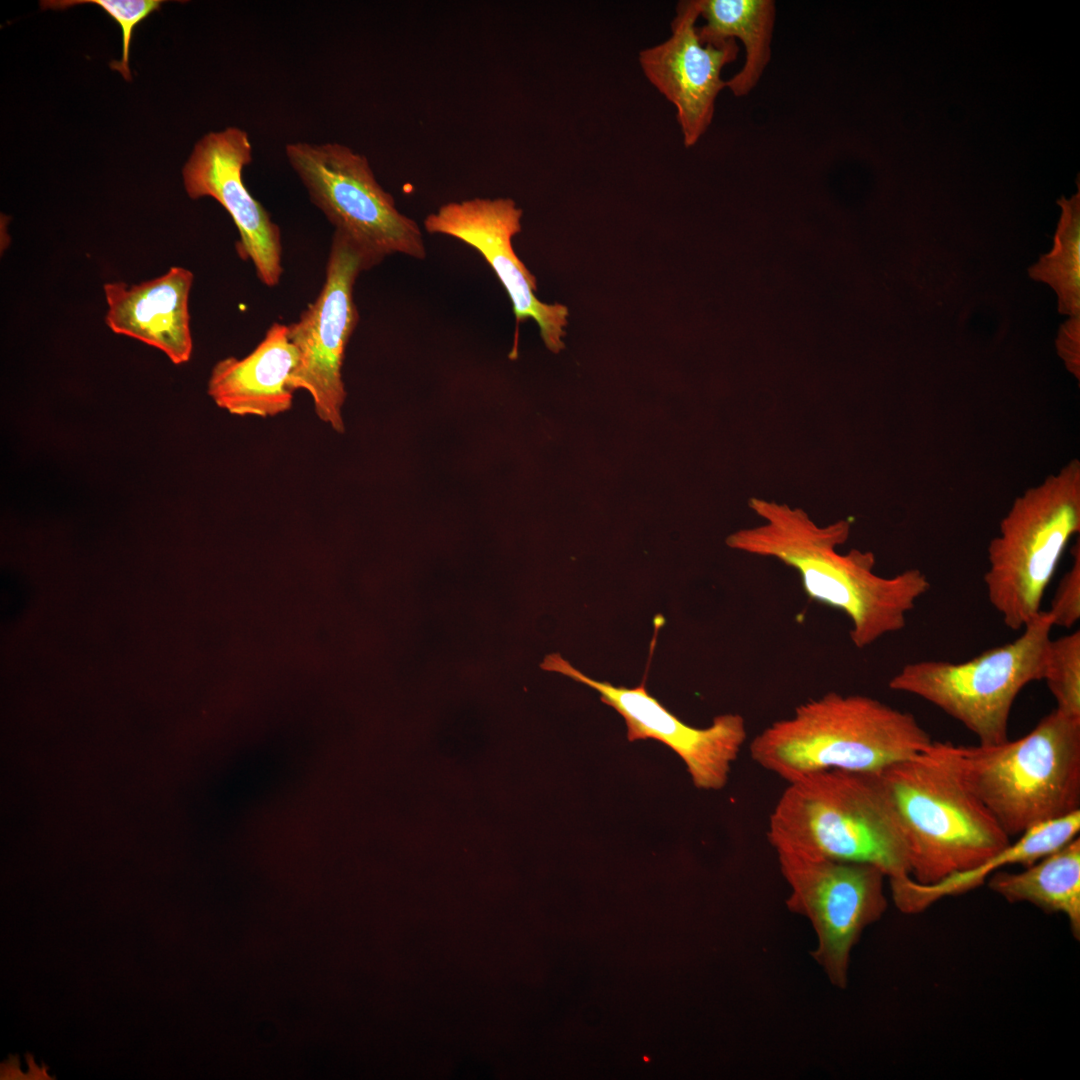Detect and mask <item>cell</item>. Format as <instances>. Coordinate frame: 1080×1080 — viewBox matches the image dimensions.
<instances>
[{
	"label": "cell",
	"instance_id": "obj_1",
	"mask_svg": "<svg viewBox=\"0 0 1080 1080\" xmlns=\"http://www.w3.org/2000/svg\"><path fill=\"white\" fill-rule=\"evenodd\" d=\"M748 505L761 522L732 533L726 544L794 569L809 599L847 616L850 639L858 649L903 629L907 614L930 589L919 569L880 576L874 572L873 552L840 553L838 547L851 532L846 519L820 525L804 509L787 503L752 497Z\"/></svg>",
	"mask_w": 1080,
	"mask_h": 1080
},
{
	"label": "cell",
	"instance_id": "obj_2",
	"mask_svg": "<svg viewBox=\"0 0 1080 1080\" xmlns=\"http://www.w3.org/2000/svg\"><path fill=\"white\" fill-rule=\"evenodd\" d=\"M924 752L952 773L1010 838L1080 810V718L1057 709L1013 741H933Z\"/></svg>",
	"mask_w": 1080,
	"mask_h": 1080
},
{
	"label": "cell",
	"instance_id": "obj_3",
	"mask_svg": "<svg viewBox=\"0 0 1080 1080\" xmlns=\"http://www.w3.org/2000/svg\"><path fill=\"white\" fill-rule=\"evenodd\" d=\"M777 853L867 863L911 877L907 839L877 773L825 771L788 783L769 817Z\"/></svg>",
	"mask_w": 1080,
	"mask_h": 1080
},
{
	"label": "cell",
	"instance_id": "obj_4",
	"mask_svg": "<svg viewBox=\"0 0 1080 1080\" xmlns=\"http://www.w3.org/2000/svg\"><path fill=\"white\" fill-rule=\"evenodd\" d=\"M933 742L915 716L873 697L829 692L750 743L752 760L787 783L825 771L878 773Z\"/></svg>",
	"mask_w": 1080,
	"mask_h": 1080
},
{
	"label": "cell",
	"instance_id": "obj_5",
	"mask_svg": "<svg viewBox=\"0 0 1080 1080\" xmlns=\"http://www.w3.org/2000/svg\"><path fill=\"white\" fill-rule=\"evenodd\" d=\"M877 774L901 821L916 882L973 869L1012 842L986 807L924 751Z\"/></svg>",
	"mask_w": 1080,
	"mask_h": 1080
},
{
	"label": "cell",
	"instance_id": "obj_6",
	"mask_svg": "<svg viewBox=\"0 0 1080 1080\" xmlns=\"http://www.w3.org/2000/svg\"><path fill=\"white\" fill-rule=\"evenodd\" d=\"M1080 531V462L1073 459L1013 501L990 541L984 574L989 602L1004 624L1023 629L1071 538Z\"/></svg>",
	"mask_w": 1080,
	"mask_h": 1080
},
{
	"label": "cell",
	"instance_id": "obj_7",
	"mask_svg": "<svg viewBox=\"0 0 1080 1080\" xmlns=\"http://www.w3.org/2000/svg\"><path fill=\"white\" fill-rule=\"evenodd\" d=\"M1053 620L1041 611L1014 641L960 662L924 660L904 665L889 688L909 693L951 716L982 745L1007 741L1008 721L1020 691L1043 680Z\"/></svg>",
	"mask_w": 1080,
	"mask_h": 1080
},
{
	"label": "cell",
	"instance_id": "obj_8",
	"mask_svg": "<svg viewBox=\"0 0 1080 1080\" xmlns=\"http://www.w3.org/2000/svg\"><path fill=\"white\" fill-rule=\"evenodd\" d=\"M287 160L310 200L369 267L392 254L426 257L421 229L378 183L366 156L340 143H288Z\"/></svg>",
	"mask_w": 1080,
	"mask_h": 1080
},
{
	"label": "cell",
	"instance_id": "obj_9",
	"mask_svg": "<svg viewBox=\"0 0 1080 1080\" xmlns=\"http://www.w3.org/2000/svg\"><path fill=\"white\" fill-rule=\"evenodd\" d=\"M777 855L790 887L787 907L809 919L817 935L813 958L832 984L844 988L853 946L887 908L886 875L867 863Z\"/></svg>",
	"mask_w": 1080,
	"mask_h": 1080
},
{
	"label": "cell",
	"instance_id": "obj_10",
	"mask_svg": "<svg viewBox=\"0 0 1080 1080\" xmlns=\"http://www.w3.org/2000/svg\"><path fill=\"white\" fill-rule=\"evenodd\" d=\"M367 269L361 252L334 231L323 287L299 320L288 326L298 352L289 387L308 392L317 417L339 433L344 431V354L359 320L353 289L360 272Z\"/></svg>",
	"mask_w": 1080,
	"mask_h": 1080
},
{
	"label": "cell",
	"instance_id": "obj_11",
	"mask_svg": "<svg viewBox=\"0 0 1080 1080\" xmlns=\"http://www.w3.org/2000/svg\"><path fill=\"white\" fill-rule=\"evenodd\" d=\"M540 667L596 690L600 700L624 718L629 741L654 739L665 744L684 761L697 788L718 790L727 783L731 764L747 738L746 723L741 715H718L710 726L695 728L685 724L651 696L645 681L634 688L600 682L583 674L558 653L547 655Z\"/></svg>",
	"mask_w": 1080,
	"mask_h": 1080
},
{
	"label": "cell",
	"instance_id": "obj_12",
	"mask_svg": "<svg viewBox=\"0 0 1080 1080\" xmlns=\"http://www.w3.org/2000/svg\"><path fill=\"white\" fill-rule=\"evenodd\" d=\"M522 215V209L511 198L475 197L441 205L426 216L424 228L431 234L458 239L478 251L510 298L516 334L521 323L533 319L546 347L557 353L564 348L569 311L565 305L548 304L535 295L536 277L518 258L512 245L513 237L521 231Z\"/></svg>",
	"mask_w": 1080,
	"mask_h": 1080
},
{
	"label": "cell",
	"instance_id": "obj_13",
	"mask_svg": "<svg viewBox=\"0 0 1080 1080\" xmlns=\"http://www.w3.org/2000/svg\"><path fill=\"white\" fill-rule=\"evenodd\" d=\"M251 161L252 145L246 131L228 127L210 132L196 143L184 165L183 183L191 199L212 197L225 208L239 232V255L251 260L264 285L274 287L283 271L281 234L243 182V169Z\"/></svg>",
	"mask_w": 1080,
	"mask_h": 1080
},
{
	"label": "cell",
	"instance_id": "obj_14",
	"mask_svg": "<svg viewBox=\"0 0 1080 1080\" xmlns=\"http://www.w3.org/2000/svg\"><path fill=\"white\" fill-rule=\"evenodd\" d=\"M699 17V0L679 2L670 36L639 52L645 77L674 105L687 148L694 146L711 125L717 96L726 87L721 72L739 52L735 39L701 43L696 26Z\"/></svg>",
	"mask_w": 1080,
	"mask_h": 1080
},
{
	"label": "cell",
	"instance_id": "obj_15",
	"mask_svg": "<svg viewBox=\"0 0 1080 1080\" xmlns=\"http://www.w3.org/2000/svg\"><path fill=\"white\" fill-rule=\"evenodd\" d=\"M193 279L190 270L171 267L165 274L140 284L106 283L107 326L116 334L156 347L176 365L189 361L193 349L189 314Z\"/></svg>",
	"mask_w": 1080,
	"mask_h": 1080
},
{
	"label": "cell",
	"instance_id": "obj_16",
	"mask_svg": "<svg viewBox=\"0 0 1080 1080\" xmlns=\"http://www.w3.org/2000/svg\"><path fill=\"white\" fill-rule=\"evenodd\" d=\"M297 362L288 326L273 323L247 356L227 357L214 365L208 394L218 407L233 415H279L292 406L294 392L289 380Z\"/></svg>",
	"mask_w": 1080,
	"mask_h": 1080
},
{
	"label": "cell",
	"instance_id": "obj_17",
	"mask_svg": "<svg viewBox=\"0 0 1080 1080\" xmlns=\"http://www.w3.org/2000/svg\"><path fill=\"white\" fill-rule=\"evenodd\" d=\"M1079 831L1080 810L1028 829L1016 842H1011L973 869L952 874L932 884L918 883L912 877L890 881L894 903L902 912H921L946 896L963 894L982 885L1006 865H1032L1078 836Z\"/></svg>",
	"mask_w": 1080,
	"mask_h": 1080
},
{
	"label": "cell",
	"instance_id": "obj_18",
	"mask_svg": "<svg viewBox=\"0 0 1080 1080\" xmlns=\"http://www.w3.org/2000/svg\"><path fill=\"white\" fill-rule=\"evenodd\" d=\"M700 17L705 24L697 27L703 44H718L738 38L745 48L742 68L726 87L736 97L748 95L760 81L771 60V45L776 17L773 0H699Z\"/></svg>",
	"mask_w": 1080,
	"mask_h": 1080
},
{
	"label": "cell",
	"instance_id": "obj_19",
	"mask_svg": "<svg viewBox=\"0 0 1080 1080\" xmlns=\"http://www.w3.org/2000/svg\"><path fill=\"white\" fill-rule=\"evenodd\" d=\"M988 886L1010 903L1029 902L1046 912L1064 914L1074 936L1079 938V835L1023 871L993 873Z\"/></svg>",
	"mask_w": 1080,
	"mask_h": 1080
},
{
	"label": "cell",
	"instance_id": "obj_20",
	"mask_svg": "<svg viewBox=\"0 0 1080 1080\" xmlns=\"http://www.w3.org/2000/svg\"><path fill=\"white\" fill-rule=\"evenodd\" d=\"M1061 215L1048 254L1029 268L1031 278L1048 284L1058 296V309L1080 316V194L1059 200Z\"/></svg>",
	"mask_w": 1080,
	"mask_h": 1080
},
{
	"label": "cell",
	"instance_id": "obj_21",
	"mask_svg": "<svg viewBox=\"0 0 1080 1080\" xmlns=\"http://www.w3.org/2000/svg\"><path fill=\"white\" fill-rule=\"evenodd\" d=\"M1043 680L1058 711L1080 718V631L1050 640Z\"/></svg>",
	"mask_w": 1080,
	"mask_h": 1080
},
{
	"label": "cell",
	"instance_id": "obj_22",
	"mask_svg": "<svg viewBox=\"0 0 1080 1080\" xmlns=\"http://www.w3.org/2000/svg\"><path fill=\"white\" fill-rule=\"evenodd\" d=\"M86 3L98 5L120 25L122 58L119 61L110 62L109 65L112 70L119 71L125 80L131 81L132 74L128 62L133 31L152 12L160 9L163 0H44L40 1V7L43 10H66Z\"/></svg>",
	"mask_w": 1080,
	"mask_h": 1080
},
{
	"label": "cell",
	"instance_id": "obj_23",
	"mask_svg": "<svg viewBox=\"0 0 1080 1080\" xmlns=\"http://www.w3.org/2000/svg\"><path fill=\"white\" fill-rule=\"evenodd\" d=\"M1072 564L1061 578L1047 610L1054 626L1073 627L1080 619V541L1071 548Z\"/></svg>",
	"mask_w": 1080,
	"mask_h": 1080
},
{
	"label": "cell",
	"instance_id": "obj_24",
	"mask_svg": "<svg viewBox=\"0 0 1080 1080\" xmlns=\"http://www.w3.org/2000/svg\"><path fill=\"white\" fill-rule=\"evenodd\" d=\"M1056 349L1066 369L1080 379V316L1070 317L1061 325L1056 339Z\"/></svg>",
	"mask_w": 1080,
	"mask_h": 1080
}]
</instances>
